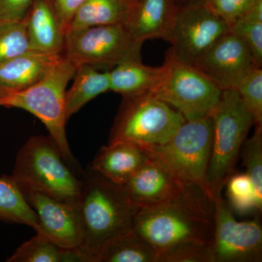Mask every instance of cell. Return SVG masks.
<instances>
[{
	"mask_svg": "<svg viewBox=\"0 0 262 262\" xmlns=\"http://www.w3.org/2000/svg\"><path fill=\"white\" fill-rule=\"evenodd\" d=\"M229 206L241 215L257 213L254 189L246 173H233L226 183Z\"/></svg>",
	"mask_w": 262,
	"mask_h": 262,
	"instance_id": "obj_27",
	"label": "cell"
},
{
	"mask_svg": "<svg viewBox=\"0 0 262 262\" xmlns=\"http://www.w3.org/2000/svg\"><path fill=\"white\" fill-rule=\"evenodd\" d=\"M8 262L69 261V250H63L44 236L36 233L7 259Z\"/></svg>",
	"mask_w": 262,
	"mask_h": 262,
	"instance_id": "obj_24",
	"label": "cell"
},
{
	"mask_svg": "<svg viewBox=\"0 0 262 262\" xmlns=\"http://www.w3.org/2000/svg\"><path fill=\"white\" fill-rule=\"evenodd\" d=\"M229 32L238 36L254 58L258 67L262 65V21L241 18Z\"/></svg>",
	"mask_w": 262,
	"mask_h": 262,
	"instance_id": "obj_29",
	"label": "cell"
},
{
	"mask_svg": "<svg viewBox=\"0 0 262 262\" xmlns=\"http://www.w3.org/2000/svg\"><path fill=\"white\" fill-rule=\"evenodd\" d=\"M194 66L222 90L235 89L248 72L261 67L244 41L230 32L217 40Z\"/></svg>",
	"mask_w": 262,
	"mask_h": 262,
	"instance_id": "obj_12",
	"label": "cell"
},
{
	"mask_svg": "<svg viewBox=\"0 0 262 262\" xmlns=\"http://www.w3.org/2000/svg\"><path fill=\"white\" fill-rule=\"evenodd\" d=\"M159 82L151 94L179 112L186 120L211 117L222 90L195 66L184 63L168 52Z\"/></svg>",
	"mask_w": 262,
	"mask_h": 262,
	"instance_id": "obj_8",
	"label": "cell"
},
{
	"mask_svg": "<svg viewBox=\"0 0 262 262\" xmlns=\"http://www.w3.org/2000/svg\"><path fill=\"white\" fill-rule=\"evenodd\" d=\"M5 95H7L6 92L3 91V89H0V97H2V96H4Z\"/></svg>",
	"mask_w": 262,
	"mask_h": 262,
	"instance_id": "obj_34",
	"label": "cell"
},
{
	"mask_svg": "<svg viewBox=\"0 0 262 262\" xmlns=\"http://www.w3.org/2000/svg\"><path fill=\"white\" fill-rule=\"evenodd\" d=\"M255 0H206L203 2L215 14L225 20L229 30L239 20Z\"/></svg>",
	"mask_w": 262,
	"mask_h": 262,
	"instance_id": "obj_30",
	"label": "cell"
},
{
	"mask_svg": "<svg viewBox=\"0 0 262 262\" xmlns=\"http://www.w3.org/2000/svg\"><path fill=\"white\" fill-rule=\"evenodd\" d=\"M63 54L30 51L0 64V89L19 92L42 80Z\"/></svg>",
	"mask_w": 262,
	"mask_h": 262,
	"instance_id": "obj_18",
	"label": "cell"
},
{
	"mask_svg": "<svg viewBox=\"0 0 262 262\" xmlns=\"http://www.w3.org/2000/svg\"><path fill=\"white\" fill-rule=\"evenodd\" d=\"M177 0H133L122 24L133 37L170 40L178 10Z\"/></svg>",
	"mask_w": 262,
	"mask_h": 262,
	"instance_id": "obj_15",
	"label": "cell"
},
{
	"mask_svg": "<svg viewBox=\"0 0 262 262\" xmlns=\"http://www.w3.org/2000/svg\"><path fill=\"white\" fill-rule=\"evenodd\" d=\"M110 91L123 98L151 94L162 73V67H151L141 61L124 62L108 71Z\"/></svg>",
	"mask_w": 262,
	"mask_h": 262,
	"instance_id": "obj_19",
	"label": "cell"
},
{
	"mask_svg": "<svg viewBox=\"0 0 262 262\" xmlns=\"http://www.w3.org/2000/svg\"><path fill=\"white\" fill-rule=\"evenodd\" d=\"M24 21L33 51L63 54L67 29L53 0H32Z\"/></svg>",
	"mask_w": 262,
	"mask_h": 262,
	"instance_id": "obj_16",
	"label": "cell"
},
{
	"mask_svg": "<svg viewBox=\"0 0 262 262\" xmlns=\"http://www.w3.org/2000/svg\"><path fill=\"white\" fill-rule=\"evenodd\" d=\"M21 192L37 214L36 233L44 236L62 249H78L82 232L77 206L41 193L27 190Z\"/></svg>",
	"mask_w": 262,
	"mask_h": 262,
	"instance_id": "obj_13",
	"label": "cell"
},
{
	"mask_svg": "<svg viewBox=\"0 0 262 262\" xmlns=\"http://www.w3.org/2000/svg\"><path fill=\"white\" fill-rule=\"evenodd\" d=\"M0 220L27 225L34 230L37 227V214L11 176L0 177Z\"/></svg>",
	"mask_w": 262,
	"mask_h": 262,
	"instance_id": "obj_22",
	"label": "cell"
},
{
	"mask_svg": "<svg viewBox=\"0 0 262 262\" xmlns=\"http://www.w3.org/2000/svg\"><path fill=\"white\" fill-rule=\"evenodd\" d=\"M82 239L78 248L82 261L98 262L103 248L133 230L140 208L129 201L122 186L90 167L80 178L77 203Z\"/></svg>",
	"mask_w": 262,
	"mask_h": 262,
	"instance_id": "obj_2",
	"label": "cell"
},
{
	"mask_svg": "<svg viewBox=\"0 0 262 262\" xmlns=\"http://www.w3.org/2000/svg\"><path fill=\"white\" fill-rule=\"evenodd\" d=\"M184 184L161 162L149 155L146 163L122 187L129 201L141 208L168 201L180 192Z\"/></svg>",
	"mask_w": 262,
	"mask_h": 262,
	"instance_id": "obj_14",
	"label": "cell"
},
{
	"mask_svg": "<svg viewBox=\"0 0 262 262\" xmlns=\"http://www.w3.org/2000/svg\"><path fill=\"white\" fill-rule=\"evenodd\" d=\"M125 1H126V2H127V3H130V2H132V1H133V0H125Z\"/></svg>",
	"mask_w": 262,
	"mask_h": 262,
	"instance_id": "obj_35",
	"label": "cell"
},
{
	"mask_svg": "<svg viewBox=\"0 0 262 262\" xmlns=\"http://www.w3.org/2000/svg\"><path fill=\"white\" fill-rule=\"evenodd\" d=\"M32 0H0V21L23 20Z\"/></svg>",
	"mask_w": 262,
	"mask_h": 262,
	"instance_id": "obj_31",
	"label": "cell"
},
{
	"mask_svg": "<svg viewBox=\"0 0 262 262\" xmlns=\"http://www.w3.org/2000/svg\"><path fill=\"white\" fill-rule=\"evenodd\" d=\"M77 67L67 57L61 58L47 75L32 87L0 97V106L25 110L37 117L56 143L66 163H75L67 140L66 93Z\"/></svg>",
	"mask_w": 262,
	"mask_h": 262,
	"instance_id": "obj_4",
	"label": "cell"
},
{
	"mask_svg": "<svg viewBox=\"0 0 262 262\" xmlns=\"http://www.w3.org/2000/svg\"><path fill=\"white\" fill-rule=\"evenodd\" d=\"M143 42L130 35L122 23L68 30L63 55L72 63L96 68H113L141 61Z\"/></svg>",
	"mask_w": 262,
	"mask_h": 262,
	"instance_id": "obj_9",
	"label": "cell"
},
{
	"mask_svg": "<svg viewBox=\"0 0 262 262\" xmlns=\"http://www.w3.org/2000/svg\"><path fill=\"white\" fill-rule=\"evenodd\" d=\"M211 117L213 139L206 186L215 201L222 196L226 183L235 173L239 151L254 122L235 89L222 90Z\"/></svg>",
	"mask_w": 262,
	"mask_h": 262,
	"instance_id": "obj_5",
	"label": "cell"
},
{
	"mask_svg": "<svg viewBox=\"0 0 262 262\" xmlns=\"http://www.w3.org/2000/svg\"><path fill=\"white\" fill-rule=\"evenodd\" d=\"M128 4L125 0H86L67 31L122 23Z\"/></svg>",
	"mask_w": 262,
	"mask_h": 262,
	"instance_id": "obj_21",
	"label": "cell"
},
{
	"mask_svg": "<svg viewBox=\"0 0 262 262\" xmlns=\"http://www.w3.org/2000/svg\"><path fill=\"white\" fill-rule=\"evenodd\" d=\"M20 191L41 193L77 206L80 179L51 136H32L19 150L11 175Z\"/></svg>",
	"mask_w": 262,
	"mask_h": 262,
	"instance_id": "obj_3",
	"label": "cell"
},
{
	"mask_svg": "<svg viewBox=\"0 0 262 262\" xmlns=\"http://www.w3.org/2000/svg\"><path fill=\"white\" fill-rule=\"evenodd\" d=\"M215 201L194 184L157 206L141 208L133 230L158 254V262H212Z\"/></svg>",
	"mask_w": 262,
	"mask_h": 262,
	"instance_id": "obj_1",
	"label": "cell"
},
{
	"mask_svg": "<svg viewBox=\"0 0 262 262\" xmlns=\"http://www.w3.org/2000/svg\"><path fill=\"white\" fill-rule=\"evenodd\" d=\"M185 121L182 114L149 93L123 98L108 143L127 141L143 146L162 145Z\"/></svg>",
	"mask_w": 262,
	"mask_h": 262,
	"instance_id": "obj_6",
	"label": "cell"
},
{
	"mask_svg": "<svg viewBox=\"0 0 262 262\" xmlns=\"http://www.w3.org/2000/svg\"><path fill=\"white\" fill-rule=\"evenodd\" d=\"M149 158L144 146L115 141L100 149L91 168L112 182L123 186Z\"/></svg>",
	"mask_w": 262,
	"mask_h": 262,
	"instance_id": "obj_17",
	"label": "cell"
},
{
	"mask_svg": "<svg viewBox=\"0 0 262 262\" xmlns=\"http://www.w3.org/2000/svg\"><path fill=\"white\" fill-rule=\"evenodd\" d=\"M245 106L253 117L254 125H262V70L255 67L235 89Z\"/></svg>",
	"mask_w": 262,
	"mask_h": 262,
	"instance_id": "obj_28",
	"label": "cell"
},
{
	"mask_svg": "<svg viewBox=\"0 0 262 262\" xmlns=\"http://www.w3.org/2000/svg\"><path fill=\"white\" fill-rule=\"evenodd\" d=\"M206 0H177L179 5L188 4V3H198V2H205Z\"/></svg>",
	"mask_w": 262,
	"mask_h": 262,
	"instance_id": "obj_33",
	"label": "cell"
},
{
	"mask_svg": "<svg viewBox=\"0 0 262 262\" xmlns=\"http://www.w3.org/2000/svg\"><path fill=\"white\" fill-rule=\"evenodd\" d=\"M73 84L66 93V114L67 119L98 96L110 91L108 72H99L91 65L77 67Z\"/></svg>",
	"mask_w": 262,
	"mask_h": 262,
	"instance_id": "obj_20",
	"label": "cell"
},
{
	"mask_svg": "<svg viewBox=\"0 0 262 262\" xmlns=\"http://www.w3.org/2000/svg\"><path fill=\"white\" fill-rule=\"evenodd\" d=\"M212 139L213 122L211 117H207L186 120L165 144L144 147L181 182L194 184L208 193L206 177Z\"/></svg>",
	"mask_w": 262,
	"mask_h": 262,
	"instance_id": "obj_7",
	"label": "cell"
},
{
	"mask_svg": "<svg viewBox=\"0 0 262 262\" xmlns=\"http://www.w3.org/2000/svg\"><path fill=\"white\" fill-rule=\"evenodd\" d=\"M211 253L212 262H261L262 227L258 215L239 222L227 201L222 196L215 199Z\"/></svg>",
	"mask_w": 262,
	"mask_h": 262,
	"instance_id": "obj_11",
	"label": "cell"
},
{
	"mask_svg": "<svg viewBox=\"0 0 262 262\" xmlns=\"http://www.w3.org/2000/svg\"><path fill=\"white\" fill-rule=\"evenodd\" d=\"M30 51L24 20L0 21V64Z\"/></svg>",
	"mask_w": 262,
	"mask_h": 262,
	"instance_id": "obj_26",
	"label": "cell"
},
{
	"mask_svg": "<svg viewBox=\"0 0 262 262\" xmlns=\"http://www.w3.org/2000/svg\"><path fill=\"white\" fill-rule=\"evenodd\" d=\"M229 32L227 24L203 2L179 5L168 53L184 63H194Z\"/></svg>",
	"mask_w": 262,
	"mask_h": 262,
	"instance_id": "obj_10",
	"label": "cell"
},
{
	"mask_svg": "<svg viewBox=\"0 0 262 262\" xmlns=\"http://www.w3.org/2000/svg\"><path fill=\"white\" fill-rule=\"evenodd\" d=\"M243 147V160L246 174L251 179L256 208L262 211V125L255 126L253 135L245 141Z\"/></svg>",
	"mask_w": 262,
	"mask_h": 262,
	"instance_id": "obj_25",
	"label": "cell"
},
{
	"mask_svg": "<svg viewBox=\"0 0 262 262\" xmlns=\"http://www.w3.org/2000/svg\"><path fill=\"white\" fill-rule=\"evenodd\" d=\"M86 0H53L58 16L66 29H68L72 19Z\"/></svg>",
	"mask_w": 262,
	"mask_h": 262,
	"instance_id": "obj_32",
	"label": "cell"
},
{
	"mask_svg": "<svg viewBox=\"0 0 262 262\" xmlns=\"http://www.w3.org/2000/svg\"><path fill=\"white\" fill-rule=\"evenodd\" d=\"M98 262H158L154 248L134 230L106 245Z\"/></svg>",
	"mask_w": 262,
	"mask_h": 262,
	"instance_id": "obj_23",
	"label": "cell"
}]
</instances>
